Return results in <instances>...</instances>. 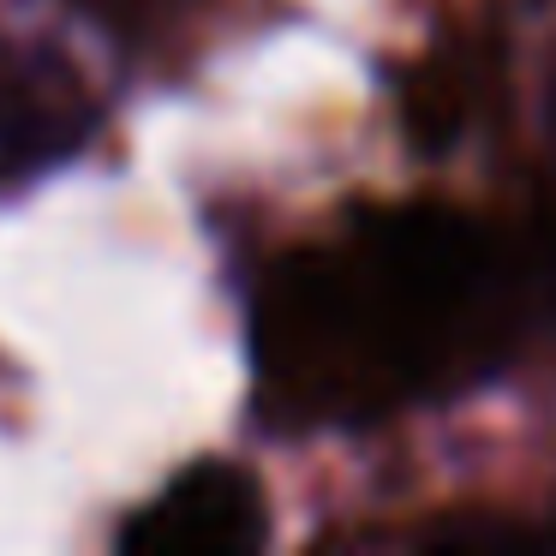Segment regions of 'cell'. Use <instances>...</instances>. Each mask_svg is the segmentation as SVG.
Listing matches in <instances>:
<instances>
[{
  "label": "cell",
  "mask_w": 556,
  "mask_h": 556,
  "mask_svg": "<svg viewBox=\"0 0 556 556\" xmlns=\"http://www.w3.org/2000/svg\"><path fill=\"white\" fill-rule=\"evenodd\" d=\"M269 532L264 484L233 460H198L174 472L144 508L121 527V551L144 556H222V551H252Z\"/></svg>",
  "instance_id": "obj_2"
},
{
  "label": "cell",
  "mask_w": 556,
  "mask_h": 556,
  "mask_svg": "<svg viewBox=\"0 0 556 556\" xmlns=\"http://www.w3.org/2000/svg\"><path fill=\"white\" fill-rule=\"evenodd\" d=\"M491 245L448 210H389L348 252L276 276L257 353L293 401L419 389L491 348Z\"/></svg>",
  "instance_id": "obj_1"
}]
</instances>
